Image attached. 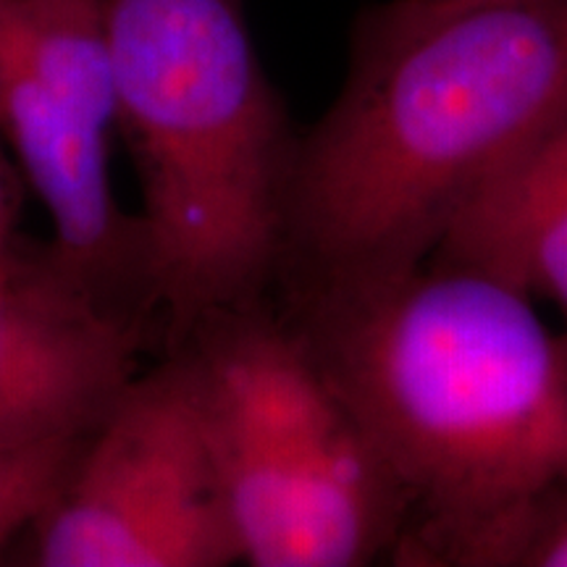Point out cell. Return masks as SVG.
<instances>
[{"label": "cell", "instance_id": "obj_9", "mask_svg": "<svg viewBox=\"0 0 567 567\" xmlns=\"http://www.w3.org/2000/svg\"><path fill=\"white\" fill-rule=\"evenodd\" d=\"M431 567H567V478L450 542Z\"/></svg>", "mask_w": 567, "mask_h": 567}, {"label": "cell", "instance_id": "obj_6", "mask_svg": "<svg viewBox=\"0 0 567 567\" xmlns=\"http://www.w3.org/2000/svg\"><path fill=\"white\" fill-rule=\"evenodd\" d=\"M40 567L239 563L193 375L179 352L140 371L84 434L51 507L24 536Z\"/></svg>", "mask_w": 567, "mask_h": 567}, {"label": "cell", "instance_id": "obj_7", "mask_svg": "<svg viewBox=\"0 0 567 567\" xmlns=\"http://www.w3.org/2000/svg\"><path fill=\"white\" fill-rule=\"evenodd\" d=\"M147 323L103 302L45 247L0 276V444L80 439L137 375Z\"/></svg>", "mask_w": 567, "mask_h": 567}, {"label": "cell", "instance_id": "obj_5", "mask_svg": "<svg viewBox=\"0 0 567 567\" xmlns=\"http://www.w3.org/2000/svg\"><path fill=\"white\" fill-rule=\"evenodd\" d=\"M105 0H0V142L51 221L48 258L147 321L137 221L113 195Z\"/></svg>", "mask_w": 567, "mask_h": 567}, {"label": "cell", "instance_id": "obj_12", "mask_svg": "<svg viewBox=\"0 0 567 567\" xmlns=\"http://www.w3.org/2000/svg\"><path fill=\"white\" fill-rule=\"evenodd\" d=\"M563 339H565V347H567V321H565V331H563Z\"/></svg>", "mask_w": 567, "mask_h": 567}, {"label": "cell", "instance_id": "obj_11", "mask_svg": "<svg viewBox=\"0 0 567 567\" xmlns=\"http://www.w3.org/2000/svg\"><path fill=\"white\" fill-rule=\"evenodd\" d=\"M17 163L9 161V151L0 142V276L13 271L27 260V250L19 239V208H21V176L13 172Z\"/></svg>", "mask_w": 567, "mask_h": 567}, {"label": "cell", "instance_id": "obj_10", "mask_svg": "<svg viewBox=\"0 0 567 567\" xmlns=\"http://www.w3.org/2000/svg\"><path fill=\"white\" fill-rule=\"evenodd\" d=\"M82 439L0 444V557L51 507Z\"/></svg>", "mask_w": 567, "mask_h": 567}, {"label": "cell", "instance_id": "obj_1", "mask_svg": "<svg viewBox=\"0 0 567 567\" xmlns=\"http://www.w3.org/2000/svg\"><path fill=\"white\" fill-rule=\"evenodd\" d=\"M567 101V0H386L300 134L276 287L425 266L488 174Z\"/></svg>", "mask_w": 567, "mask_h": 567}, {"label": "cell", "instance_id": "obj_8", "mask_svg": "<svg viewBox=\"0 0 567 567\" xmlns=\"http://www.w3.org/2000/svg\"><path fill=\"white\" fill-rule=\"evenodd\" d=\"M431 260L549 300L567 321V101L488 174Z\"/></svg>", "mask_w": 567, "mask_h": 567}, {"label": "cell", "instance_id": "obj_2", "mask_svg": "<svg viewBox=\"0 0 567 567\" xmlns=\"http://www.w3.org/2000/svg\"><path fill=\"white\" fill-rule=\"evenodd\" d=\"M281 295L413 507L392 565L429 567L567 478V347L534 297L439 260Z\"/></svg>", "mask_w": 567, "mask_h": 567}, {"label": "cell", "instance_id": "obj_4", "mask_svg": "<svg viewBox=\"0 0 567 567\" xmlns=\"http://www.w3.org/2000/svg\"><path fill=\"white\" fill-rule=\"evenodd\" d=\"M172 350L193 375L239 563H392L413 517L405 488L281 308L218 310Z\"/></svg>", "mask_w": 567, "mask_h": 567}, {"label": "cell", "instance_id": "obj_3", "mask_svg": "<svg viewBox=\"0 0 567 567\" xmlns=\"http://www.w3.org/2000/svg\"><path fill=\"white\" fill-rule=\"evenodd\" d=\"M105 30L142 195V287L172 350L203 318L271 295L300 134L247 0H105Z\"/></svg>", "mask_w": 567, "mask_h": 567}]
</instances>
